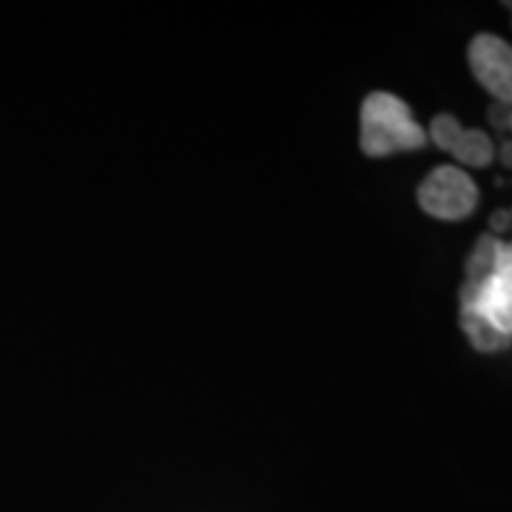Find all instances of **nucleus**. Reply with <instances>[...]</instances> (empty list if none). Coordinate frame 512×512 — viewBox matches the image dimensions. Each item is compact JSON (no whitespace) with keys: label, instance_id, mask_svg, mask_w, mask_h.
Wrapping results in <instances>:
<instances>
[{"label":"nucleus","instance_id":"3","mask_svg":"<svg viewBox=\"0 0 512 512\" xmlns=\"http://www.w3.org/2000/svg\"><path fill=\"white\" fill-rule=\"evenodd\" d=\"M461 305L476 308L484 319H490L495 328L512 339V248H510V242H504L501 256H498V268H495V274L490 276L478 291H467V288H461Z\"/></svg>","mask_w":512,"mask_h":512},{"label":"nucleus","instance_id":"1","mask_svg":"<svg viewBox=\"0 0 512 512\" xmlns=\"http://www.w3.org/2000/svg\"><path fill=\"white\" fill-rule=\"evenodd\" d=\"M359 143L367 157H390L399 151H419L427 143L424 128L413 120L407 103L396 94L373 92L362 103Z\"/></svg>","mask_w":512,"mask_h":512},{"label":"nucleus","instance_id":"8","mask_svg":"<svg viewBox=\"0 0 512 512\" xmlns=\"http://www.w3.org/2000/svg\"><path fill=\"white\" fill-rule=\"evenodd\" d=\"M461 131L464 126L458 123L453 114H439L433 123H430V137H433V143L444 151H453V146L458 143V137H461Z\"/></svg>","mask_w":512,"mask_h":512},{"label":"nucleus","instance_id":"6","mask_svg":"<svg viewBox=\"0 0 512 512\" xmlns=\"http://www.w3.org/2000/svg\"><path fill=\"white\" fill-rule=\"evenodd\" d=\"M461 328L481 353H498L512 342L510 336H504L490 319H484L476 308H467V305H461Z\"/></svg>","mask_w":512,"mask_h":512},{"label":"nucleus","instance_id":"4","mask_svg":"<svg viewBox=\"0 0 512 512\" xmlns=\"http://www.w3.org/2000/svg\"><path fill=\"white\" fill-rule=\"evenodd\" d=\"M470 69L501 106H512V46L498 35H476L470 43Z\"/></svg>","mask_w":512,"mask_h":512},{"label":"nucleus","instance_id":"11","mask_svg":"<svg viewBox=\"0 0 512 512\" xmlns=\"http://www.w3.org/2000/svg\"><path fill=\"white\" fill-rule=\"evenodd\" d=\"M510 248H512V242H510Z\"/></svg>","mask_w":512,"mask_h":512},{"label":"nucleus","instance_id":"10","mask_svg":"<svg viewBox=\"0 0 512 512\" xmlns=\"http://www.w3.org/2000/svg\"><path fill=\"white\" fill-rule=\"evenodd\" d=\"M507 128H512V109H510V123H507Z\"/></svg>","mask_w":512,"mask_h":512},{"label":"nucleus","instance_id":"9","mask_svg":"<svg viewBox=\"0 0 512 512\" xmlns=\"http://www.w3.org/2000/svg\"><path fill=\"white\" fill-rule=\"evenodd\" d=\"M498 154H501V163L507 165V168H512V140H507V143L501 146V151H498Z\"/></svg>","mask_w":512,"mask_h":512},{"label":"nucleus","instance_id":"2","mask_svg":"<svg viewBox=\"0 0 512 512\" xmlns=\"http://www.w3.org/2000/svg\"><path fill=\"white\" fill-rule=\"evenodd\" d=\"M419 205L424 214L444 222L470 217L478 205V188L467 171L456 165L433 168L419 185Z\"/></svg>","mask_w":512,"mask_h":512},{"label":"nucleus","instance_id":"7","mask_svg":"<svg viewBox=\"0 0 512 512\" xmlns=\"http://www.w3.org/2000/svg\"><path fill=\"white\" fill-rule=\"evenodd\" d=\"M450 154L461 165H467V168H484V165H490L495 160V146L487 131H481V128H464Z\"/></svg>","mask_w":512,"mask_h":512},{"label":"nucleus","instance_id":"5","mask_svg":"<svg viewBox=\"0 0 512 512\" xmlns=\"http://www.w3.org/2000/svg\"><path fill=\"white\" fill-rule=\"evenodd\" d=\"M504 248V239L498 237H481L473 248V254L467 259V279H464V288L467 291H478L498 268V256Z\"/></svg>","mask_w":512,"mask_h":512}]
</instances>
